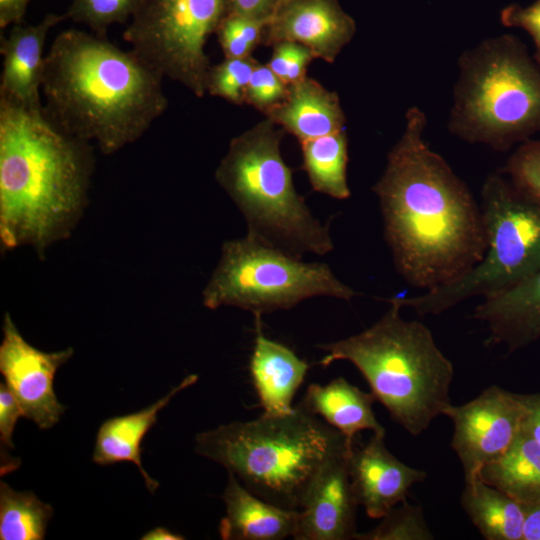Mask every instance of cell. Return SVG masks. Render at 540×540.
I'll list each match as a JSON object with an SVG mask.
<instances>
[{
    "instance_id": "obj_39",
    "label": "cell",
    "mask_w": 540,
    "mask_h": 540,
    "mask_svg": "<svg viewBox=\"0 0 540 540\" xmlns=\"http://www.w3.org/2000/svg\"><path fill=\"white\" fill-rule=\"evenodd\" d=\"M522 506L524 511L522 540H540V503Z\"/></svg>"
},
{
    "instance_id": "obj_30",
    "label": "cell",
    "mask_w": 540,
    "mask_h": 540,
    "mask_svg": "<svg viewBox=\"0 0 540 540\" xmlns=\"http://www.w3.org/2000/svg\"><path fill=\"white\" fill-rule=\"evenodd\" d=\"M266 23L228 11L220 21L216 35L225 58H244L262 45Z\"/></svg>"
},
{
    "instance_id": "obj_2",
    "label": "cell",
    "mask_w": 540,
    "mask_h": 540,
    "mask_svg": "<svg viewBox=\"0 0 540 540\" xmlns=\"http://www.w3.org/2000/svg\"><path fill=\"white\" fill-rule=\"evenodd\" d=\"M163 76L106 37L67 29L45 55L43 112L60 130L110 155L138 140L168 107Z\"/></svg>"
},
{
    "instance_id": "obj_19",
    "label": "cell",
    "mask_w": 540,
    "mask_h": 540,
    "mask_svg": "<svg viewBox=\"0 0 540 540\" xmlns=\"http://www.w3.org/2000/svg\"><path fill=\"white\" fill-rule=\"evenodd\" d=\"M222 499L225 516L219 525L224 540H281L294 536L300 510L271 504L246 488L228 472Z\"/></svg>"
},
{
    "instance_id": "obj_6",
    "label": "cell",
    "mask_w": 540,
    "mask_h": 540,
    "mask_svg": "<svg viewBox=\"0 0 540 540\" xmlns=\"http://www.w3.org/2000/svg\"><path fill=\"white\" fill-rule=\"evenodd\" d=\"M447 128L471 144L505 152L540 132V63L511 34L461 53Z\"/></svg>"
},
{
    "instance_id": "obj_20",
    "label": "cell",
    "mask_w": 540,
    "mask_h": 540,
    "mask_svg": "<svg viewBox=\"0 0 540 540\" xmlns=\"http://www.w3.org/2000/svg\"><path fill=\"white\" fill-rule=\"evenodd\" d=\"M265 118L299 142L345 130L346 123L338 94L308 76L288 85L284 100Z\"/></svg>"
},
{
    "instance_id": "obj_14",
    "label": "cell",
    "mask_w": 540,
    "mask_h": 540,
    "mask_svg": "<svg viewBox=\"0 0 540 540\" xmlns=\"http://www.w3.org/2000/svg\"><path fill=\"white\" fill-rule=\"evenodd\" d=\"M349 475L358 505L373 519H381L406 501L410 488L427 473L397 459L385 445V433H373L362 447H352Z\"/></svg>"
},
{
    "instance_id": "obj_9",
    "label": "cell",
    "mask_w": 540,
    "mask_h": 540,
    "mask_svg": "<svg viewBox=\"0 0 540 540\" xmlns=\"http://www.w3.org/2000/svg\"><path fill=\"white\" fill-rule=\"evenodd\" d=\"M202 296L209 309L233 306L261 316L315 296L350 301L357 292L327 264L304 262L247 234L224 242Z\"/></svg>"
},
{
    "instance_id": "obj_21",
    "label": "cell",
    "mask_w": 540,
    "mask_h": 540,
    "mask_svg": "<svg viewBox=\"0 0 540 540\" xmlns=\"http://www.w3.org/2000/svg\"><path fill=\"white\" fill-rule=\"evenodd\" d=\"M197 380L198 375L190 374L165 396L148 407L131 414L105 420L97 433L93 461L101 466L123 461L134 463L138 467L147 489L154 493L159 487V483L152 479L142 466V440L157 422L158 413L177 393L192 386Z\"/></svg>"
},
{
    "instance_id": "obj_4",
    "label": "cell",
    "mask_w": 540,
    "mask_h": 540,
    "mask_svg": "<svg viewBox=\"0 0 540 540\" xmlns=\"http://www.w3.org/2000/svg\"><path fill=\"white\" fill-rule=\"evenodd\" d=\"M352 446L300 402L290 413H263L195 438L197 454L225 467L265 501L291 510H301L324 466Z\"/></svg>"
},
{
    "instance_id": "obj_1",
    "label": "cell",
    "mask_w": 540,
    "mask_h": 540,
    "mask_svg": "<svg viewBox=\"0 0 540 540\" xmlns=\"http://www.w3.org/2000/svg\"><path fill=\"white\" fill-rule=\"evenodd\" d=\"M425 112L410 107L405 127L372 190L400 275L430 290L464 275L483 257L481 207L464 181L424 139Z\"/></svg>"
},
{
    "instance_id": "obj_28",
    "label": "cell",
    "mask_w": 540,
    "mask_h": 540,
    "mask_svg": "<svg viewBox=\"0 0 540 540\" xmlns=\"http://www.w3.org/2000/svg\"><path fill=\"white\" fill-rule=\"evenodd\" d=\"M430 531L419 505L404 501L381 518L380 523L365 533H358L357 540H431Z\"/></svg>"
},
{
    "instance_id": "obj_7",
    "label": "cell",
    "mask_w": 540,
    "mask_h": 540,
    "mask_svg": "<svg viewBox=\"0 0 540 540\" xmlns=\"http://www.w3.org/2000/svg\"><path fill=\"white\" fill-rule=\"evenodd\" d=\"M284 132L265 118L234 137L215 178L244 216L248 235L299 258L322 256L333 241L294 187L281 155Z\"/></svg>"
},
{
    "instance_id": "obj_16",
    "label": "cell",
    "mask_w": 540,
    "mask_h": 540,
    "mask_svg": "<svg viewBox=\"0 0 540 540\" xmlns=\"http://www.w3.org/2000/svg\"><path fill=\"white\" fill-rule=\"evenodd\" d=\"M63 20L64 14L48 13L34 25L14 24L1 36L0 98L29 108L43 106L44 45L49 31Z\"/></svg>"
},
{
    "instance_id": "obj_40",
    "label": "cell",
    "mask_w": 540,
    "mask_h": 540,
    "mask_svg": "<svg viewBox=\"0 0 540 540\" xmlns=\"http://www.w3.org/2000/svg\"><path fill=\"white\" fill-rule=\"evenodd\" d=\"M142 540H182L184 537L180 534L173 533L166 528L157 527L147 532Z\"/></svg>"
},
{
    "instance_id": "obj_33",
    "label": "cell",
    "mask_w": 540,
    "mask_h": 540,
    "mask_svg": "<svg viewBox=\"0 0 540 540\" xmlns=\"http://www.w3.org/2000/svg\"><path fill=\"white\" fill-rule=\"evenodd\" d=\"M272 47L267 65L284 83L290 85L307 76V67L315 59L309 48L291 41H280Z\"/></svg>"
},
{
    "instance_id": "obj_12",
    "label": "cell",
    "mask_w": 540,
    "mask_h": 540,
    "mask_svg": "<svg viewBox=\"0 0 540 540\" xmlns=\"http://www.w3.org/2000/svg\"><path fill=\"white\" fill-rule=\"evenodd\" d=\"M73 349L43 352L29 344L16 328L9 313L4 316L0 345V372L16 397L23 417L40 429L58 423L65 411L54 392L57 369L73 355Z\"/></svg>"
},
{
    "instance_id": "obj_27",
    "label": "cell",
    "mask_w": 540,
    "mask_h": 540,
    "mask_svg": "<svg viewBox=\"0 0 540 540\" xmlns=\"http://www.w3.org/2000/svg\"><path fill=\"white\" fill-rule=\"evenodd\" d=\"M143 0H72L65 19L85 25L93 34L106 37L109 27L133 17Z\"/></svg>"
},
{
    "instance_id": "obj_18",
    "label": "cell",
    "mask_w": 540,
    "mask_h": 540,
    "mask_svg": "<svg viewBox=\"0 0 540 540\" xmlns=\"http://www.w3.org/2000/svg\"><path fill=\"white\" fill-rule=\"evenodd\" d=\"M260 318L255 316V341L250 359L252 382L264 414H287L294 409L293 398L309 365L287 346L267 338Z\"/></svg>"
},
{
    "instance_id": "obj_35",
    "label": "cell",
    "mask_w": 540,
    "mask_h": 540,
    "mask_svg": "<svg viewBox=\"0 0 540 540\" xmlns=\"http://www.w3.org/2000/svg\"><path fill=\"white\" fill-rule=\"evenodd\" d=\"M504 26L524 29L531 36L535 51L533 57L540 63V0L528 7L510 4L500 13Z\"/></svg>"
},
{
    "instance_id": "obj_32",
    "label": "cell",
    "mask_w": 540,
    "mask_h": 540,
    "mask_svg": "<svg viewBox=\"0 0 540 540\" xmlns=\"http://www.w3.org/2000/svg\"><path fill=\"white\" fill-rule=\"evenodd\" d=\"M287 92L288 85L267 64L258 62L247 85L244 103L265 115L284 100Z\"/></svg>"
},
{
    "instance_id": "obj_37",
    "label": "cell",
    "mask_w": 540,
    "mask_h": 540,
    "mask_svg": "<svg viewBox=\"0 0 540 540\" xmlns=\"http://www.w3.org/2000/svg\"><path fill=\"white\" fill-rule=\"evenodd\" d=\"M523 404L521 432L540 444V393L520 394Z\"/></svg>"
},
{
    "instance_id": "obj_34",
    "label": "cell",
    "mask_w": 540,
    "mask_h": 540,
    "mask_svg": "<svg viewBox=\"0 0 540 540\" xmlns=\"http://www.w3.org/2000/svg\"><path fill=\"white\" fill-rule=\"evenodd\" d=\"M23 413L21 407L5 383L0 384V440H1V452H5L1 455V475H5L11 472L13 469L19 466L11 458H9L6 450L13 449L14 444L12 435L17 419L22 417Z\"/></svg>"
},
{
    "instance_id": "obj_10",
    "label": "cell",
    "mask_w": 540,
    "mask_h": 540,
    "mask_svg": "<svg viewBox=\"0 0 540 540\" xmlns=\"http://www.w3.org/2000/svg\"><path fill=\"white\" fill-rule=\"evenodd\" d=\"M228 12V0H143L123 32L132 51L196 97L207 93L205 46Z\"/></svg>"
},
{
    "instance_id": "obj_25",
    "label": "cell",
    "mask_w": 540,
    "mask_h": 540,
    "mask_svg": "<svg viewBox=\"0 0 540 540\" xmlns=\"http://www.w3.org/2000/svg\"><path fill=\"white\" fill-rule=\"evenodd\" d=\"M303 166L314 191L336 199L350 197L345 130L300 142Z\"/></svg>"
},
{
    "instance_id": "obj_23",
    "label": "cell",
    "mask_w": 540,
    "mask_h": 540,
    "mask_svg": "<svg viewBox=\"0 0 540 540\" xmlns=\"http://www.w3.org/2000/svg\"><path fill=\"white\" fill-rule=\"evenodd\" d=\"M480 478L521 505L540 503V444L520 432L503 455L482 468Z\"/></svg>"
},
{
    "instance_id": "obj_11",
    "label": "cell",
    "mask_w": 540,
    "mask_h": 540,
    "mask_svg": "<svg viewBox=\"0 0 540 540\" xmlns=\"http://www.w3.org/2000/svg\"><path fill=\"white\" fill-rule=\"evenodd\" d=\"M520 394L491 385L462 405L444 412L453 424L451 446L464 473V482L480 478L482 468L503 455L521 432Z\"/></svg>"
},
{
    "instance_id": "obj_5",
    "label": "cell",
    "mask_w": 540,
    "mask_h": 540,
    "mask_svg": "<svg viewBox=\"0 0 540 540\" xmlns=\"http://www.w3.org/2000/svg\"><path fill=\"white\" fill-rule=\"evenodd\" d=\"M373 325L347 338L320 344V365L351 362L390 417L412 436L422 434L452 404V362L437 346L430 329L405 320L396 297Z\"/></svg>"
},
{
    "instance_id": "obj_36",
    "label": "cell",
    "mask_w": 540,
    "mask_h": 540,
    "mask_svg": "<svg viewBox=\"0 0 540 540\" xmlns=\"http://www.w3.org/2000/svg\"><path fill=\"white\" fill-rule=\"evenodd\" d=\"M280 2L281 0H228V11L267 24Z\"/></svg>"
},
{
    "instance_id": "obj_29",
    "label": "cell",
    "mask_w": 540,
    "mask_h": 540,
    "mask_svg": "<svg viewBox=\"0 0 540 540\" xmlns=\"http://www.w3.org/2000/svg\"><path fill=\"white\" fill-rule=\"evenodd\" d=\"M258 61L251 55L225 58L211 65L207 78V93L234 105L244 104L247 85Z\"/></svg>"
},
{
    "instance_id": "obj_3",
    "label": "cell",
    "mask_w": 540,
    "mask_h": 540,
    "mask_svg": "<svg viewBox=\"0 0 540 540\" xmlns=\"http://www.w3.org/2000/svg\"><path fill=\"white\" fill-rule=\"evenodd\" d=\"M90 142L66 134L41 108L0 98V238L43 256L69 236L87 203Z\"/></svg>"
},
{
    "instance_id": "obj_38",
    "label": "cell",
    "mask_w": 540,
    "mask_h": 540,
    "mask_svg": "<svg viewBox=\"0 0 540 540\" xmlns=\"http://www.w3.org/2000/svg\"><path fill=\"white\" fill-rule=\"evenodd\" d=\"M31 0H0V29L23 23Z\"/></svg>"
},
{
    "instance_id": "obj_8",
    "label": "cell",
    "mask_w": 540,
    "mask_h": 540,
    "mask_svg": "<svg viewBox=\"0 0 540 540\" xmlns=\"http://www.w3.org/2000/svg\"><path fill=\"white\" fill-rule=\"evenodd\" d=\"M480 207L486 237L482 259L452 282L418 296H396L402 308L438 315L467 299L500 293L540 266V200L498 171L485 180Z\"/></svg>"
},
{
    "instance_id": "obj_31",
    "label": "cell",
    "mask_w": 540,
    "mask_h": 540,
    "mask_svg": "<svg viewBox=\"0 0 540 540\" xmlns=\"http://www.w3.org/2000/svg\"><path fill=\"white\" fill-rule=\"evenodd\" d=\"M501 171L523 191L540 200V140L521 143Z\"/></svg>"
},
{
    "instance_id": "obj_22",
    "label": "cell",
    "mask_w": 540,
    "mask_h": 540,
    "mask_svg": "<svg viewBox=\"0 0 540 540\" xmlns=\"http://www.w3.org/2000/svg\"><path fill=\"white\" fill-rule=\"evenodd\" d=\"M375 400L372 393L364 392L345 378L338 377L325 385H309L300 403L353 441L363 430L386 433L372 409Z\"/></svg>"
},
{
    "instance_id": "obj_24",
    "label": "cell",
    "mask_w": 540,
    "mask_h": 540,
    "mask_svg": "<svg viewBox=\"0 0 540 540\" xmlns=\"http://www.w3.org/2000/svg\"><path fill=\"white\" fill-rule=\"evenodd\" d=\"M461 504L486 540H522L523 506L481 478L464 482Z\"/></svg>"
},
{
    "instance_id": "obj_17",
    "label": "cell",
    "mask_w": 540,
    "mask_h": 540,
    "mask_svg": "<svg viewBox=\"0 0 540 540\" xmlns=\"http://www.w3.org/2000/svg\"><path fill=\"white\" fill-rule=\"evenodd\" d=\"M473 317L484 322L490 340L509 351L540 338V266L510 288L483 298Z\"/></svg>"
},
{
    "instance_id": "obj_26",
    "label": "cell",
    "mask_w": 540,
    "mask_h": 540,
    "mask_svg": "<svg viewBox=\"0 0 540 540\" xmlns=\"http://www.w3.org/2000/svg\"><path fill=\"white\" fill-rule=\"evenodd\" d=\"M53 516L51 505L30 491H16L0 482V539L41 540Z\"/></svg>"
},
{
    "instance_id": "obj_15",
    "label": "cell",
    "mask_w": 540,
    "mask_h": 540,
    "mask_svg": "<svg viewBox=\"0 0 540 540\" xmlns=\"http://www.w3.org/2000/svg\"><path fill=\"white\" fill-rule=\"evenodd\" d=\"M352 447L330 460L314 481L299 511L294 539L356 538V508L359 505L352 489L348 468Z\"/></svg>"
},
{
    "instance_id": "obj_13",
    "label": "cell",
    "mask_w": 540,
    "mask_h": 540,
    "mask_svg": "<svg viewBox=\"0 0 540 540\" xmlns=\"http://www.w3.org/2000/svg\"><path fill=\"white\" fill-rule=\"evenodd\" d=\"M355 33L354 19L338 0H281L265 25L262 45L300 43L315 58L333 63Z\"/></svg>"
}]
</instances>
